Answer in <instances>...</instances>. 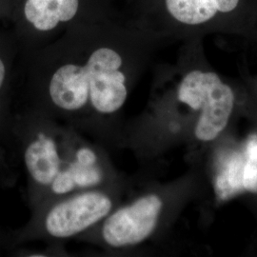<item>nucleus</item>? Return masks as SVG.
<instances>
[{
	"label": "nucleus",
	"instance_id": "nucleus-1",
	"mask_svg": "<svg viewBox=\"0 0 257 257\" xmlns=\"http://www.w3.org/2000/svg\"><path fill=\"white\" fill-rule=\"evenodd\" d=\"M124 66L118 50L97 47L82 62L57 65L26 109L73 127L110 152L118 151L130 93Z\"/></svg>",
	"mask_w": 257,
	"mask_h": 257
},
{
	"label": "nucleus",
	"instance_id": "nucleus-2",
	"mask_svg": "<svg viewBox=\"0 0 257 257\" xmlns=\"http://www.w3.org/2000/svg\"><path fill=\"white\" fill-rule=\"evenodd\" d=\"M11 124L26 174L31 211L67 194L126 178L109 150L71 126L28 109Z\"/></svg>",
	"mask_w": 257,
	"mask_h": 257
},
{
	"label": "nucleus",
	"instance_id": "nucleus-3",
	"mask_svg": "<svg viewBox=\"0 0 257 257\" xmlns=\"http://www.w3.org/2000/svg\"><path fill=\"white\" fill-rule=\"evenodd\" d=\"M131 180L78 191L57 198L31 211L27 224L15 232L17 243L44 242L48 246H64L70 240L100 224L131 193Z\"/></svg>",
	"mask_w": 257,
	"mask_h": 257
},
{
	"label": "nucleus",
	"instance_id": "nucleus-4",
	"mask_svg": "<svg viewBox=\"0 0 257 257\" xmlns=\"http://www.w3.org/2000/svg\"><path fill=\"white\" fill-rule=\"evenodd\" d=\"M175 200V189H154L127 197L96 227L77 241L108 256L126 255L154 238Z\"/></svg>",
	"mask_w": 257,
	"mask_h": 257
},
{
	"label": "nucleus",
	"instance_id": "nucleus-5",
	"mask_svg": "<svg viewBox=\"0 0 257 257\" xmlns=\"http://www.w3.org/2000/svg\"><path fill=\"white\" fill-rule=\"evenodd\" d=\"M175 99L187 108L199 111L193 136L201 142H211L220 136L229 124L235 102L232 89L217 74L199 70L184 76L177 87Z\"/></svg>",
	"mask_w": 257,
	"mask_h": 257
},
{
	"label": "nucleus",
	"instance_id": "nucleus-6",
	"mask_svg": "<svg viewBox=\"0 0 257 257\" xmlns=\"http://www.w3.org/2000/svg\"><path fill=\"white\" fill-rule=\"evenodd\" d=\"M239 0H166L169 13L179 22L197 25L209 21L217 12L230 13Z\"/></svg>",
	"mask_w": 257,
	"mask_h": 257
},
{
	"label": "nucleus",
	"instance_id": "nucleus-7",
	"mask_svg": "<svg viewBox=\"0 0 257 257\" xmlns=\"http://www.w3.org/2000/svg\"><path fill=\"white\" fill-rule=\"evenodd\" d=\"M78 0H27L26 19L39 31H50L59 23L73 19Z\"/></svg>",
	"mask_w": 257,
	"mask_h": 257
},
{
	"label": "nucleus",
	"instance_id": "nucleus-8",
	"mask_svg": "<svg viewBox=\"0 0 257 257\" xmlns=\"http://www.w3.org/2000/svg\"><path fill=\"white\" fill-rule=\"evenodd\" d=\"M253 152L242 168L241 184L244 191L257 194V145Z\"/></svg>",
	"mask_w": 257,
	"mask_h": 257
},
{
	"label": "nucleus",
	"instance_id": "nucleus-9",
	"mask_svg": "<svg viewBox=\"0 0 257 257\" xmlns=\"http://www.w3.org/2000/svg\"><path fill=\"white\" fill-rule=\"evenodd\" d=\"M6 77H7V68L4 60L0 56V92H2L4 85L6 82ZM0 117L2 119L5 120V110L0 108Z\"/></svg>",
	"mask_w": 257,
	"mask_h": 257
},
{
	"label": "nucleus",
	"instance_id": "nucleus-10",
	"mask_svg": "<svg viewBox=\"0 0 257 257\" xmlns=\"http://www.w3.org/2000/svg\"><path fill=\"white\" fill-rule=\"evenodd\" d=\"M3 121H4V119H2L1 117H0V125H2L3 124ZM2 161H1V159H0V163H1Z\"/></svg>",
	"mask_w": 257,
	"mask_h": 257
}]
</instances>
